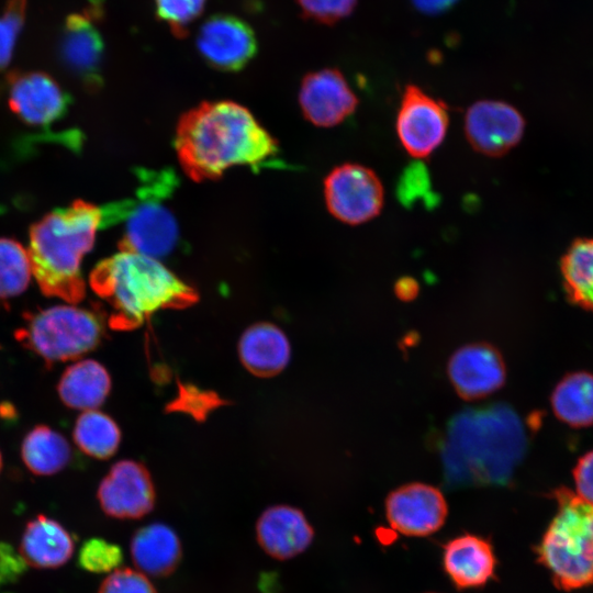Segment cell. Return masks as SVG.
Segmentation results:
<instances>
[{"label":"cell","instance_id":"6da1fadb","mask_svg":"<svg viewBox=\"0 0 593 593\" xmlns=\"http://www.w3.org/2000/svg\"><path fill=\"white\" fill-rule=\"evenodd\" d=\"M175 148L195 181L215 180L235 166L264 167L278 154L273 137L233 101L202 102L187 111L177 124Z\"/></svg>","mask_w":593,"mask_h":593},{"label":"cell","instance_id":"7a4b0ae2","mask_svg":"<svg viewBox=\"0 0 593 593\" xmlns=\"http://www.w3.org/2000/svg\"><path fill=\"white\" fill-rule=\"evenodd\" d=\"M528 446L525 425L505 403L466 409L449 422L440 446L450 486L505 485Z\"/></svg>","mask_w":593,"mask_h":593},{"label":"cell","instance_id":"3957f363","mask_svg":"<svg viewBox=\"0 0 593 593\" xmlns=\"http://www.w3.org/2000/svg\"><path fill=\"white\" fill-rule=\"evenodd\" d=\"M89 282L110 306L108 323L116 329L139 326L159 310L183 307L197 299L194 289L159 259L124 249L101 260Z\"/></svg>","mask_w":593,"mask_h":593},{"label":"cell","instance_id":"277c9868","mask_svg":"<svg viewBox=\"0 0 593 593\" xmlns=\"http://www.w3.org/2000/svg\"><path fill=\"white\" fill-rule=\"evenodd\" d=\"M103 227L102 208L76 200L34 223L30 230L29 256L33 276L47 296L78 303L86 293L81 261Z\"/></svg>","mask_w":593,"mask_h":593},{"label":"cell","instance_id":"5b68a950","mask_svg":"<svg viewBox=\"0 0 593 593\" xmlns=\"http://www.w3.org/2000/svg\"><path fill=\"white\" fill-rule=\"evenodd\" d=\"M553 495L557 514L536 552L555 584L569 591L593 583V505L567 488Z\"/></svg>","mask_w":593,"mask_h":593},{"label":"cell","instance_id":"8992f818","mask_svg":"<svg viewBox=\"0 0 593 593\" xmlns=\"http://www.w3.org/2000/svg\"><path fill=\"white\" fill-rule=\"evenodd\" d=\"M174 186L170 172L150 175L143 179L137 199L103 208L105 225L125 221L121 249L159 260L175 250L179 242L178 223L163 202Z\"/></svg>","mask_w":593,"mask_h":593},{"label":"cell","instance_id":"52a82bcc","mask_svg":"<svg viewBox=\"0 0 593 593\" xmlns=\"http://www.w3.org/2000/svg\"><path fill=\"white\" fill-rule=\"evenodd\" d=\"M103 333V322L96 312L65 304L27 313L15 337L47 363H54L91 351Z\"/></svg>","mask_w":593,"mask_h":593},{"label":"cell","instance_id":"ba28073f","mask_svg":"<svg viewBox=\"0 0 593 593\" xmlns=\"http://www.w3.org/2000/svg\"><path fill=\"white\" fill-rule=\"evenodd\" d=\"M327 210L338 221L359 225L381 212L383 186L377 174L362 165L347 163L335 167L324 180Z\"/></svg>","mask_w":593,"mask_h":593},{"label":"cell","instance_id":"9c48e42d","mask_svg":"<svg viewBox=\"0 0 593 593\" xmlns=\"http://www.w3.org/2000/svg\"><path fill=\"white\" fill-rule=\"evenodd\" d=\"M448 121L444 102L415 85L406 86L396 114L395 130L409 155L417 159L428 157L443 143Z\"/></svg>","mask_w":593,"mask_h":593},{"label":"cell","instance_id":"30bf717a","mask_svg":"<svg viewBox=\"0 0 593 593\" xmlns=\"http://www.w3.org/2000/svg\"><path fill=\"white\" fill-rule=\"evenodd\" d=\"M8 101L24 123L51 127L66 114L70 97L45 72L13 71L8 76Z\"/></svg>","mask_w":593,"mask_h":593},{"label":"cell","instance_id":"8fae6325","mask_svg":"<svg viewBox=\"0 0 593 593\" xmlns=\"http://www.w3.org/2000/svg\"><path fill=\"white\" fill-rule=\"evenodd\" d=\"M447 502L435 486L414 482L393 490L385 500L391 527L405 536L425 537L445 524Z\"/></svg>","mask_w":593,"mask_h":593},{"label":"cell","instance_id":"7c38bea8","mask_svg":"<svg viewBox=\"0 0 593 593\" xmlns=\"http://www.w3.org/2000/svg\"><path fill=\"white\" fill-rule=\"evenodd\" d=\"M155 486L148 470L134 460L115 462L98 488L103 512L114 518L136 519L155 505Z\"/></svg>","mask_w":593,"mask_h":593},{"label":"cell","instance_id":"4fadbf2b","mask_svg":"<svg viewBox=\"0 0 593 593\" xmlns=\"http://www.w3.org/2000/svg\"><path fill=\"white\" fill-rule=\"evenodd\" d=\"M525 121L513 105L495 100L473 103L465 118L467 141L480 154L500 157L523 137Z\"/></svg>","mask_w":593,"mask_h":593},{"label":"cell","instance_id":"5bb4252c","mask_svg":"<svg viewBox=\"0 0 593 593\" xmlns=\"http://www.w3.org/2000/svg\"><path fill=\"white\" fill-rule=\"evenodd\" d=\"M197 48L211 67L236 71L253 59L257 41L251 27L239 18L215 14L201 25Z\"/></svg>","mask_w":593,"mask_h":593},{"label":"cell","instance_id":"9a60e30c","mask_svg":"<svg viewBox=\"0 0 593 593\" xmlns=\"http://www.w3.org/2000/svg\"><path fill=\"white\" fill-rule=\"evenodd\" d=\"M299 103L312 124L332 127L355 112L358 98L338 69L324 68L303 78Z\"/></svg>","mask_w":593,"mask_h":593},{"label":"cell","instance_id":"2e32d148","mask_svg":"<svg viewBox=\"0 0 593 593\" xmlns=\"http://www.w3.org/2000/svg\"><path fill=\"white\" fill-rule=\"evenodd\" d=\"M448 376L461 398L477 400L490 395L504 384L506 369L495 347L475 343L452 354L448 362Z\"/></svg>","mask_w":593,"mask_h":593},{"label":"cell","instance_id":"e0dca14e","mask_svg":"<svg viewBox=\"0 0 593 593\" xmlns=\"http://www.w3.org/2000/svg\"><path fill=\"white\" fill-rule=\"evenodd\" d=\"M441 562L445 573L458 590L482 588L494 578L496 570L491 542L468 533L444 545Z\"/></svg>","mask_w":593,"mask_h":593},{"label":"cell","instance_id":"ac0fdd59","mask_svg":"<svg viewBox=\"0 0 593 593\" xmlns=\"http://www.w3.org/2000/svg\"><path fill=\"white\" fill-rule=\"evenodd\" d=\"M256 537L270 557L286 560L307 549L314 530L300 510L289 505H275L259 516Z\"/></svg>","mask_w":593,"mask_h":593},{"label":"cell","instance_id":"d6986e66","mask_svg":"<svg viewBox=\"0 0 593 593\" xmlns=\"http://www.w3.org/2000/svg\"><path fill=\"white\" fill-rule=\"evenodd\" d=\"M102 37L86 14H70L65 23L61 40V58L70 71L89 88L101 85Z\"/></svg>","mask_w":593,"mask_h":593},{"label":"cell","instance_id":"ffe728a7","mask_svg":"<svg viewBox=\"0 0 593 593\" xmlns=\"http://www.w3.org/2000/svg\"><path fill=\"white\" fill-rule=\"evenodd\" d=\"M238 356L250 373L267 378L280 373L288 366L291 346L280 327L261 322L244 331L238 342Z\"/></svg>","mask_w":593,"mask_h":593},{"label":"cell","instance_id":"44dd1931","mask_svg":"<svg viewBox=\"0 0 593 593\" xmlns=\"http://www.w3.org/2000/svg\"><path fill=\"white\" fill-rule=\"evenodd\" d=\"M75 542L68 530L45 515L31 519L22 534L20 555L27 566L53 569L65 564L72 556Z\"/></svg>","mask_w":593,"mask_h":593},{"label":"cell","instance_id":"7402d4cb","mask_svg":"<svg viewBox=\"0 0 593 593\" xmlns=\"http://www.w3.org/2000/svg\"><path fill=\"white\" fill-rule=\"evenodd\" d=\"M131 555L137 570L149 577H166L178 567L182 548L178 535L166 524L153 523L135 532Z\"/></svg>","mask_w":593,"mask_h":593},{"label":"cell","instance_id":"603a6c76","mask_svg":"<svg viewBox=\"0 0 593 593\" xmlns=\"http://www.w3.org/2000/svg\"><path fill=\"white\" fill-rule=\"evenodd\" d=\"M111 390L108 370L93 359H83L69 366L60 377L57 391L61 402L75 410H97Z\"/></svg>","mask_w":593,"mask_h":593},{"label":"cell","instance_id":"cb8c5ba5","mask_svg":"<svg viewBox=\"0 0 593 593\" xmlns=\"http://www.w3.org/2000/svg\"><path fill=\"white\" fill-rule=\"evenodd\" d=\"M558 419L571 427L593 426V373L574 371L566 374L550 396Z\"/></svg>","mask_w":593,"mask_h":593},{"label":"cell","instance_id":"d4e9b609","mask_svg":"<svg viewBox=\"0 0 593 593\" xmlns=\"http://www.w3.org/2000/svg\"><path fill=\"white\" fill-rule=\"evenodd\" d=\"M21 456L26 468L34 474L52 475L69 463L71 449L61 434L46 425H40L24 437Z\"/></svg>","mask_w":593,"mask_h":593},{"label":"cell","instance_id":"484cf974","mask_svg":"<svg viewBox=\"0 0 593 593\" xmlns=\"http://www.w3.org/2000/svg\"><path fill=\"white\" fill-rule=\"evenodd\" d=\"M560 270L569 301L593 312V238L574 240L561 258Z\"/></svg>","mask_w":593,"mask_h":593},{"label":"cell","instance_id":"4316f807","mask_svg":"<svg viewBox=\"0 0 593 593\" xmlns=\"http://www.w3.org/2000/svg\"><path fill=\"white\" fill-rule=\"evenodd\" d=\"M74 440L86 455L97 459L112 457L121 443V430L108 414L90 410L77 418L72 432Z\"/></svg>","mask_w":593,"mask_h":593},{"label":"cell","instance_id":"83f0119b","mask_svg":"<svg viewBox=\"0 0 593 593\" xmlns=\"http://www.w3.org/2000/svg\"><path fill=\"white\" fill-rule=\"evenodd\" d=\"M32 275L27 249L11 238H0V299L21 294Z\"/></svg>","mask_w":593,"mask_h":593},{"label":"cell","instance_id":"f1b7e54d","mask_svg":"<svg viewBox=\"0 0 593 593\" xmlns=\"http://www.w3.org/2000/svg\"><path fill=\"white\" fill-rule=\"evenodd\" d=\"M206 0H155V13L171 33L186 37L190 25L203 12Z\"/></svg>","mask_w":593,"mask_h":593},{"label":"cell","instance_id":"f546056e","mask_svg":"<svg viewBox=\"0 0 593 593\" xmlns=\"http://www.w3.org/2000/svg\"><path fill=\"white\" fill-rule=\"evenodd\" d=\"M123 559L121 548L102 538L86 540L78 555L79 566L93 573H104L116 569Z\"/></svg>","mask_w":593,"mask_h":593},{"label":"cell","instance_id":"4dcf8cb0","mask_svg":"<svg viewBox=\"0 0 593 593\" xmlns=\"http://www.w3.org/2000/svg\"><path fill=\"white\" fill-rule=\"evenodd\" d=\"M25 11L26 0H7L0 16V70L11 60L18 35L24 24Z\"/></svg>","mask_w":593,"mask_h":593},{"label":"cell","instance_id":"1f68e13d","mask_svg":"<svg viewBox=\"0 0 593 593\" xmlns=\"http://www.w3.org/2000/svg\"><path fill=\"white\" fill-rule=\"evenodd\" d=\"M302 15L311 21L333 25L348 16L357 0H296Z\"/></svg>","mask_w":593,"mask_h":593},{"label":"cell","instance_id":"d6a6232c","mask_svg":"<svg viewBox=\"0 0 593 593\" xmlns=\"http://www.w3.org/2000/svg\"><path fill=\"white\" fill-rule=\"evenodd\" d=\"M98 593H156V590L141 571L122 568L102 581Z\"/></svg>","mask_w":593,"mask_h":593},{"label":"cell","instance_id":"836d02e7","mask_svg":"<svg viewBox=\"0 0 593 593\" xmlns=\"http://www.w3.org/2000/svg\"><path fill=\"white\" fill-rule=\"evenodd\" d=\"M430 189L429 174L421 161L411 164L402 174L398 183V198L403 205L425 195Z\"/></svg>","mask_w":593,"mask_h":593},{"label":"cell","instance_id":"e575fe53","mask_svg":"<svg viewBox=\"0 0 593 593\" xmlns=\"http://www.w3.org/2000/svg\"><path fill=\"white\" fill-rule=\"evenodd\" d=\"M573 479L578 496L593 505V450L580 457L573 468Z\"/></svg>","mask_w":593,"mask_h":593},{"label":"cell","instance_id":"d590c367","mask_svg":"<svg viewBox=\"0 0 593 593\" xmlns=\"http://www.w3.org/2000/svg\"><path fill=\"white\" fill-rule=\"evenodd\" d=\"M25 566L21 555L15 553L10 546L0 544V583L15 580L23 573Z\"/></svg>","mask_w":593,"mask_h":593},{"label":"cell","instance_id":"8d00e7d4","mask_svg":"<svg viewBox=\"0 0 593 593\" xmlns=\"http://www.w3.org/2000/svg\"><path fill=\"white\" fill-rule=\"evenodd\" d=\"M458 0H413L414 5L428 14L441 13L450 9Z\"/></svg>","mask_w":593,"mask_h":593},{"label":"cell","instance_id":"74e56055","mask_svg":"<svg viewBox=\"0 0 593 593\" xmlns=\"http://www.w3.org/2000/svg\"><path fill=\"white\" fill-rule=\"evenodd\" d=\"M395 293L401 300H412L418 293V283L410 277H403L395 283Z\"/></svg>","mask_w":593,"mask_h":593},{"label":"cell","instance_id":"f35d334b","mask_svg":"<svg viewBox=\"0 0 593 593\" xmlns=\"http://www.w3.org/2000/svg\"><path fill=\"white\" fill-rule=\"evenodd\" d=\"M1 468H2V457H1V452H0V471H1Z\"/></svg>","mask_w":593,"mask_h":593}]
</instances>
